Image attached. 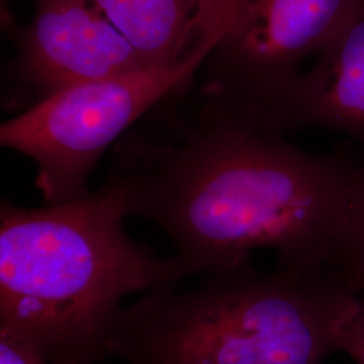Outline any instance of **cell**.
Listing matches in <instances>:
<instances>
[{
    "instance_id": "obj_10",
    "label": "cell",
    "mask_w": 364,
    "mask_h": 364,
    "mask_svg": "<svg viewBox=\"0 0 364 364\" xmlns=\"http://www.w3.org/2000/svg\"><path fill=\"white\" fill-rule=\"evenodd\" d=\"M338 351L346 352L358 364H364V294L344 323L338 336Z\"/></svg>"
},
{
    "instance_id": "obj_6",
    "label": "cell",
    "mask_w": 364,
    "mask_h": 364,
    "mask_svg": "<svg viewBox=\"0 0 364 364\" xmlns=\"http://www.w3.org/2000/svg\"><path fill=\"white\" fill-rule=\"evenodd\" d=\"M146 66L95 0H37L22 68L38 102L73 85Z\"/></svg>"
},
{
    "instance_id": "obj_11",
    "label": "cell",
    "mask_w": 364,
    "mask_h": 364,
    "mask_svg": "<svg viewBox=\"0 0 364 364\" xmlns=\"http://www.w3.org/2000/svg\"><path fill=\"white\" fill-rule=\"evenodd\" d=\"M0 364H50L7 338H0Z\"/></svg>"
},
{
    "instance_id": "obj_7",
    "label": "cell",
    "mask_w": 364,
    "mask_h": 364,
    "mask_svg": "<svg viewBox=\"0 0 364 364\" xmlns=\"http://www.w3.org/2000/svg\"><path fill=\"white\" fill-rule=\"evenodd\" d=\"M263 130L284 136L304 127L348 135L364 151V10L306 73L237 107Z\"/></svg>"
},
{
    "instance_id": "obj_5",
    "label": "cell",
    "mask_w": 364,
    "mask_h": 364,
    "mask_svg": "<svg viewBox=\"0 0 364 364\" xmlns=\"http://www.w3.org/2000/svg\"><path fill=\"white\" fill-rule=\"evenodd\" d=\"M364 0H246L215 48L225 77L212 96L242 105L297 75L363 13Z\"/></svg>"
},
{
    "instance_id": "obj_1",
    "label": "cell",
    "mask_w": 364,
    "mask_h": 364,
    "mask_svg": "<svg viewBox=\"0 0 364 364\" xmlns=\"http://www.w3.org/2000/svg\"><path fill=\"white\" fill-rule=\"evenodd\" d=\"M105 181L195 275L257 250L282 266L336 267L363 201L364 161L350 144L301 150L212 97L123 138Z\"/></svg>"
},
{
    "instance_id": "obj_8",
    "label": "cell",
    "mask_w": 364,
    "mask_h": 364,
    "mask_svg": "<svg viewBox=\"0 0 364 364\" xmlns=\"http://www.w3.org/2000/svg\"><path fill=\"white\" fill-rule=\"evenodd\" d=\"M144 65H173L197 37L205 0H95Z\"/></svg>"
},
{
    "instance_id": "obj_4",
    "label": "cell",
    "mask_w": 364,
    "mask_h": 364,
    "mask_svg": "<svg viewBox=\"0 0 364 364\" xmlns=\"http://www.w3.org/2000/svg\"><path fill=\"white\" fill-rule=\"evenodd\" d=\"M198 45L173 65L146 66L55 92L0 127V144L31 158L46 204L91 193L88 180L105 150L178 91L207 54Z\"/></svg>"
},
{
    "instance_id": "obj_9",
    "label": "cell",
    "mask_w": 364,
    "mask_h": 364,
    "mask_svg": "<svg viewBox=\"0 0 364 364\" xmlns=\"http://www.w3.org/2000/svg\"><path fill=\"white\" fill-rule=\"evenodd\" d=\"M336 266L358 293H364V198Z\"/></svg>"
},
{
    "instance_id": "obj_3",
    "label": "cell",
    "mask_w": 364,
    "mask_h": 364,
    "mask_svg": "<svg viewBox=\"0 0 364 364\" xmlns=\"http://www.w3.org/2000/svg\"><path fill=\"white\" fill-rule=\"evenodd\" d=\"M358 299L336 267L243 260L123 308L109 350L124 364H323Z\"/></svg>"
},
{
    "instance_id": "obj_2",
    "label": "cell",
    "mask_w": 364,
    "mask_h": 364,
    "mask_svg": "<svg viewBox=\"0 0 364 364\" xmlns=\"http://www.w3.org/2000/svg\"><path fill=\"white\" fill-rule=\"evenodd\" d=\"M115 188L38 208L0 204V338L50 364H96L123 301L180 287L193 272L135 242Z\"/></svg>"
}]
</instances>
